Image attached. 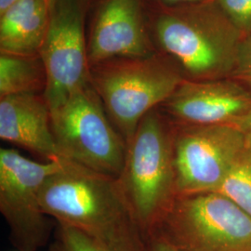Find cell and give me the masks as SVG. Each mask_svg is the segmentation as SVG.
I'll list each match as a JSON object with an SVG mask.
<instances>
[{
    "label": "cell",
    "instance_id": "obj_4",
    "mask_svg": "<svg viewBox=\"0 0 251 251\" xmlns=\"http://www.w3.org/2000/svg\"><path fill=\"white\" fill-rule=\"evenodd\" d=\"M184 79L175 63L156 54L90 66V84L126 143L142 119L160 107Z\"/></svg>",
    "mask_w": 251,
    "mask_h": 251
},
{
    "label": "cell",
    "instance_id": "obj_3",
    "mask_svg": "<svg viewBox=\"0 0 251 251\" xmlns=\"http://www.w3.org/2000/svg\"><path fill=\"white\" fill-rule=\"evenodd\" d=\"M174 134L172 121L155 108L142 119L126 143L117 181L144 238L177 197Z\"/></svg>",
    "mask_w": 251,
    "mask_h": 251
},
{
    "label": "cell",
    "instance_id": "obj_23",
    "mask_svg": "<svg viewBox=\"0 0 251 251\" xmlns=\"http://www.w3.org/2000/svg\"><path fill=\"white\" fill-rule=\"evenodd\" d=\"M48 2H49V4H50V7H51V5L53 4L54 0H47Z\"/></svg>",
    "mask_w": 251,
    "mask_h": 251
},
{
    "label": "cell",
    "instance_id": "obj_10",
    "mask_svg": "<svg viewBox=\"0 0 251 251\" xmlns=\"http://www.w3.org/2000/svg\"><path fill=\"white\" fill-rule=\"evenodd\" d=\"M161 106L177 125H234L251 111V90L231 77L184 79Z\"/></svg>",
    "mask_w": 251,
    "mask_h": 251
},
{
    "label": "cell",
    "instance_id": "obj_14",
    "mask_svg": "<svg viewBox=\"0 0 251 251\" xmlns=\"http://www.w3.org/2000/svg\"><path fill=\"white\" fill-rule=\"evenodd\" d=\"M47 75L39 55L22 56L0 53V98L43 94Z\"/></svg>",
    "mask_w": 251,
    "mask_h": 251
},
{
    "label": "cell",
    "instance_id": "obj_11",
    "mask_svg": "<svg viewBox=\"0 0 251 251\" xmlns=\"http://www.w3.org/2000/svg\"><path fill=\"white\" fill-rule=\"evenodd\" d=\"M143 7L142 0H103L100 4L88 43L90 66L154 54Z\"/></svg>",
    "mask_w": 251,
    "mask_h": 251
},
{
    "label": "cell",
    "instance_id": "obj_6",
    "mask_svg": "<svg viewBox=\"0 0 251 251\" xmlns=\"http://www.w3.org/2000/svg\"><path fill=\"white\" fill-rule=\"evenodd\" d=\"M54 138L64 159L118 178L126 143L108 117L91 84L51 114Z\"/></svg>",
    "mask_w": 251,
    "mask_h": 251
},
{
    "label": "cell",
    "instance_id": "obj_17",
    "mask_svg": "<svg viewBox=\"0 0 251 251\" xmlns=\"http://www.w3.org/2000/svg\"><path fill=\"white\" fill-rule=\"evenodd\" d=\"M243 36L251 33V0H214Z\"/></svg>",
    "mask_w": 251,
    "mask_h": 251
},
{
    "label": "cell",
    "instance_id": "obj_18",
    "mask_svg": "<svg viewBox=\"0 0 251 251\" xmlns=\"http://www.w3.org/2000/svg\"><path fill=\"white\" fill-rule=\"evenodd\" d=\"M231 78L251 90V33L243 37Z\"/></svg>",
    "mask_w": 251,
    "mask_h": 251
},
{
    "label": "cell",
    "instance_id": "obj_22",
    "mask_svg": "<svg viewBox=\"0 0 251 251\" xmlns=\"http://www.w3.org/2000/svg\"><path fill=\"white\" fill-rule=\"evenodd\" d=\"M19 0H0V13L4 12L6 9H9L14 3Z\"/></svg>",
    "mask_w": 251,
    "mask_h": 251
},
{
    "label": "cell",
    "instance_id": "obj_8",
    "mask_svg": "<svg viewBox=\"0 0 251 251\" xmlns=\"http://www.w3.org/2000/svg\"><path fill=\"white\" fill-rule=\"evenodd\" d=\"M89 0H54L39 51L47 75L44 97L52 114L90 84L85 19Z\"/></svg>",
    "mask_w": 251,
    "mask_h": 251
},
{
    "label": "cell",
    "instance_id": "obj_2",
    "mask_svg": "<svg viewBox=\"0 0 251 251\" xmlns=\"http://www.w3.org/2000/svg\"><path fill=\"white\" fill-rule=\"evenodd\" d=\"M152 32L184 78L196 81L231 77L244 37L214 0L161 6Z\"/></svg>",
    "mask_w": 251,
    "mask_h": 251
},
{
    "label": "cell",
    "instance_id": "obj_7",
    "mask_svg": "<svg viewBox=\"0 0 251 251\" xmlns=\"http://www.w3.org/2000/svg\"><path fill=\"white\" fill-rule=\"evenodd\" d=\"M63 160L36 161L14 149L0 150V212L18 251H37L50 240L51 225L40 193Z\"/></svg>",
    "mask_w": 251,
    "mask_h": 251
},
{
    "label": "cell",
    "instance_id": "obj_1",
    "mask_svg": "<svg viewBox=\"0 0 251 251\" xmlns=\"http://www.w3.org/2000/svg\"><path fill=\"white\" fill-rule=\"evenodd\" d=\"M41 205L58 225L110 251H144L145 238L117 178L63 159L41 189Z\"/></svg>",
    "mask_w": 251,
    "mask_h": 251
},
{
    "label": "cell",
    "instance_id": "obj_12",
    "mask_svg": "<svg viewBox=\"0 0 251 251\" xmlns=\"http://www.w3.org/2000/svg\"><path fill=\"white\" fill-rule=\"evenodd\" d=\"M0 138L44 161L64 159L54 138L51 113L43 94L0 98Z\"/></svg>",
    "mask_w": 251,
    "mask_h": 251
},
{
    "label": "cell",
    "instance_id": "obj_15",
    "mask_svg": "<svg viewBox=\"0 0 251 251\" xmlns=\"http://www.w3.org/2000/svg\"><path fill=\"white\" fill-rule=\"evenodd\" d=\"M230 198L251 217V150L245 148L217 191Z\"/></svg>",
    "mask_w": 251,
    "mask_h": 251
},
{
    "label": "cell",
    "instance_id": "obj_5",
    "mask_svg": "<svg viewBox=\"0 0 251 251\" xmlns=\"http://www.w3.org/2000/svg\"><path fill=\"white\" fill-rule=\"evenodd\" d=\"M149 235L179 251H251V217L221 193L177 196Z\"/></svg>",
    "mask_w": 251,
    "mask_h": 251
},
{
    "label": "cell",
    "instance_id": "obj_16",
    "mask_svg": "<svg viewBox=\"0 0 251 251\" xmlns=\"http://www.w3.org/2000/svg\"><path fill=\"white\" fill-rule=\"evenodd\" d=\"M48 251H110L80 231L58 225Z\"/></svg>",
    "mask_w": 251,
    "mask_h": 251
},
{
    "label": "cell",
    "instance_id": "obj_9",
    "mask_svg": "<svg viewBox=\"0 0 251 251\" xmlns=\"http://www.w3.org/2000/svg\"><path fill=\"white\" fill-rule=\"evenodd\" d=\"M174 128L177 196L217 192L246 148L241 131L233 125Z\"/></svg>",
    "mask_w": 251,
    "mask_h": 251
},
{
    "label": "cell",
    "instance_id": "obj_20",
    "mask_svg": "<svg viewBox=\"0 0 251 251\" xmlns=\"http://www.w3.org/2000/svg\"><path fill=\"white\" fill-rule=\"evenodd\" d=\"M233 126L241 131L245 139L246 147L251 150V111Z\"/></svg>",
    "mask_w": 251,
    "mask_h": 251
},
{
    "label": "cell",
    "instance_id": "obj_21",
    "mask_svg": "<svg viewBox=\"0 0 251 251\" xmlns=\"http://www.w3.org/2000/svg\"><path fill=\"white\" fill-rule=\"evenodd\" d=\"M156 2L160 6H167V7H172V6H180V5H188V4H197V3H202L210 0H152Z\"/></svg>",
    "mask_w": 251,
    "mask_h": 251
},
{
    "label": "cell",
    "instance_id": "obj_13",
    "mask_svg": "<svg viewBox=\"0 0 251 251\" xmlns=\"http://www.w3.org/2000/svg\"><path fill=\"white\" fill-rule=\"evenodd\" d=\"M47 0H19L0 13V50L22 56L39 55L50 23Z\"/></svg>",
    "mask_w": 251,
    "mask_h": 251
},
{
    "label": "cell",
    "instance_id": "obj_19",
    "mask_svg": "<svg viewBox=\"0 0 251 251\" xmlns=\"http://www.w3.org/2000/svg\"><path fill=\"white\" fill-rule=\"evenodd\" d=\"M144 251H179L171 244L164 241L161 238L149 235L145 238V249Z\"/></svg>",
    "mask_w": 251,
    "mask_h": 251
}]
</instances>
